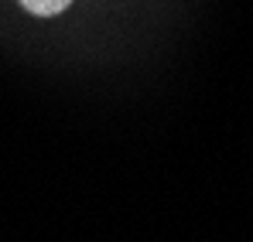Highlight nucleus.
<instances>
[{
  "instance_id": "nucleus-1",
  "label": "nucleus",
  "mask_w": 253,
  "mask_h": 242,
  "mask_svg": "<svg viewBox=\"0 0 253 242\" xmlns=\"http://www.w3.org/2000/svg\"><path fill=\"white\" fill-rule=\"evenodd\" d=\"M17 3H21V10L31 14V17H58V14H65L76 0H17Z\"/></svg>"
}]
</instances>
